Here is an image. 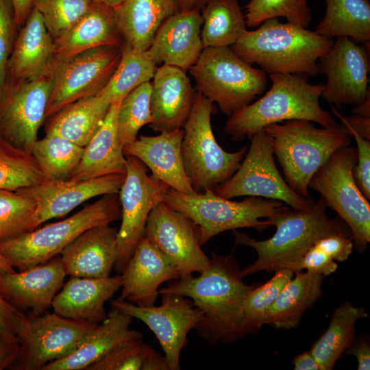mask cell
I'll list each match as a JSON object with an SVG mask.
<instances>
[{
	"label": "cell",
	"instance_id": "cell-1",
	"mask_svg": "<svg viewBox=\"0 0 370 370\" xmlns=\"http://www.w3.org/2000/svg\"><path fill=\"white\" fill-rule=\"evenodd\" d=\"M208 269L186 279H178L158 294L171 293L189 297L202 312L197 334L211 344H229L246 335L243 320V302L256 285L243 282L241 269L232 255L211 253Z\"/></svg>",
	"mask_w": 370,
	"mask_h": 370
},
{
	"label": "cell",
	"instance_id": "cell-2",
	"mask_svg": "<svg viewBox=\"0 0 370 370\" xmlns=\"http://www.w3.org/2000/svg\"><path fill=\"white\" fill-rule=\"evenodd\" d=\"M327 206L320 197L306 210L291 208L279 214L266 219L276 231L269 238L257 241L243 232L233 230L236 245L253 248L256 260L241 269L243 277L267 271L273 272L288 269L294 273L304 254L316 241L330 234L351 232L347 223L338 215L330 218L326 214Z\"/></svg>",
	"mask_w": 370,
	"mask_h": 370
},
{
	"label": "cell",
	"instance_id": "cell-3",
	"mask_svg": "<svg viewBox=\"0 0 370 370\" xmlns=\"http://www.w3.org/2000/svg\"><path fill=\"white\" fill-rule=\"evenodd\" d=\"M254 30H246L231 48L248 64L266 74L289 73L314 76L319 60L334 39L278 18H270Z\"/></svg>",
	"mask_w": 370,
	"mask_h": 370
},
{
	"label": "cell",
	"instance_id": "cell-4",
	"mask_svg": "<svg viewBox=\"0 0 370 370\" xmlns=\"http://www.w3.org/2000/svg\"><path fill=\"white\" fill-rule=\"evenodd\" d=\"M269 77V90L234 112L225 122L224 132L234 142L250 139L268 125L293 119L308 120L322 127L336 123L320 106L323 84H310L304 75L272 73Z\"/></svg>",
	"mask_w": 370,
	"mask_h": 370
},
{
	"label": "cell",
	"instance_id": "cell-5",
	"mask_svg": "<svg viewBox=\"0 0 370 370\" xmlns=\"http://www.w3.org/2000/svg\"><path fill=\"white\" fill-rule=\"evenodd\" d=\"M288 185L308 198V184L314 173L338 149L349 146L351 134L341 124L317 127L313 122L293 119L264 129Z\"/></svg>",
	"mask_w": 370,
	"mask_h": 370
},
{
	"label": "cell",
	"instance_id": "cell-6",
	"mask_svg": "<svg viewBox=\"0 0 370 370\" xmlns=\"http://www.w3.org/2000/svg\"><path fill=\"white\" fill-rule=\"evenodd\" d=\"M121 217L119 194L103 195L67 219L0 241V253L13 269L23 271L60 255L88 229Z\"/></svg>",
	"mask_w": 370,
	"mask_h": 370
},
{
	"label": "cell",
	"instance_id": "cell-7",
	"mask_svg": "<svg viewBox=\"0 0 370 370\" xmlns=\"http://www.w3.org/2000/svg\"><path fill=\"white\" fill-rule=\"evenodd\" d=\"M162 201L196 225L201 245L227 230L243 227L264 230L271 225L267 219H268L291 208L276 199L248 197L236 201L219 197L212 190L191 195L171 188Z\"/></svg>",
	"mask_w": 370,
	"mask_h": 370
},
{
	"label": "cell",
	"instance_id": "cell-8",
	"mask_svg": "<svg viewBox=\"0 0 370 370\" xmlns=\"http://www.w3.org/2000/svg\"><path fill=\"white\" fill-rule=\"evenodd\" d=\"M188 70L196 91L228 116L267 88L266 73L246 62L231 47L204 48Z\"/></svg>",
	"mask_w": 370,
	"mask_h": 370
},
{
	"label": "cell",
	"instance_id": "cell-9",
	"mask_svg": "<svg viewBox=\"0 0 370 370\" xmlns=\"http://www.w3.org/2000/svg\"><path fill=\"white\" fill-rule=\"evenodd\" d=\"M215 104L196 92L189 116L183 126L182 155L184 170L196 193L214 190L237 170L247 147L227 152L217 143L211 125Z\"/></svg>",
	"mask_w": 370,
	"mask_h": 370
},
{
	"label": "cell",
	"instance_id": "cell-10",
	"mask_svg": "<svg viewBox=\"0 0 370 370\" xmlns=\"http://www.w3.org/2000/svg\"><path fill=\"white\" fill-rule=\"evenodd\" d=\"M356 161V147L349 145L338 149L314 173L308 188L318 192L327 207L347 223L354 247L364 252L370 242V204L353 176Z\"/></svg>",
	"mask_w": 370,
	"mask_h": 370
},
{
	"label": "cell",
	"instance_id": "cell-11",
	"mask_svg": "<svg viewBox=\"0 0 370 370\" xmlns=\"http://www.w3.org/2000/svg\"><path fill=\"white\" fill-rule=\"evenodd\" d=\"M250 140L249 149L237 170L213 192L230 199L240 196L257 197L281 201L294 210L310 208L315 201L295 193L280 173L266 131H259Z\"/></svg>",
	"mask_w": 370,
	"mask_h": 370
},
{
	"label": "cell",
	"instance_id": "cell-12",
	"mask_svg": "<svg viewBox=\"0 0 370 370\" xmlns=\"http://www.w3.org/2000/svg\"><path fill=\"white\" fill-rule=\"evenodd\" d=\"M121 57V46H101L53 60L46 119L74 101L97 95L109 82Z\"/></svg>",
	"mask_w": 370,
	"mask_h": 370
},
{
	"label": "cell",
	"instance_id": "cell-13",
	"mask_svg": "<svg viewBox=\"0 0 370 370\" xmlns=\"http://www.w3.org/2000/svg\"><path fill=\"white\" fill-rule=\"evenodd\" d=\"M125 156V180L118 193L121 207V224L117 232V258L114 267L119 273L145 235L151 211L163 201L165 193L170 188L163 182L148 175L145 164L138 158Z\"/></svg>",
	"mask_w": 370,
	"mask_h": 370
},
{
	"label": "cell",
	"instance_id": "cell-14",
	"mask_svg": "<svg viewBox=\"0 0 370 370\" xmlns=\"http://www.w3.org/2000/svg\"><path fill=\"white\" fill-rule=\"evenodd\" d=\"M52 89L51 69L29 80L9 81L0 93V136L29 153L46 119Z\"/></svg>",
	"mask_w": 370,
	"mask_h": 370
},
{
	"label": "cell",
	"instance_id": "cell-15",
	"mask_svg": "<svg viewBox=\"0 0 370 370\" xmlns=\"http://www.w3.org/2000/svg\"><path fill=\"white\" fill-rule=\"evenodd\" d=\"M158 306H140L125 300L112 301L115 307L132 318L142 321L153 332L164 353L169 370H180V353L187 336L202 319V312L186 297L162 293Z\"/></svg>",
	"mask_w": 370,
	"mask_h": 370
},
{
	"label": "cell",
	"instance_id": "cell-16",
	"mask_svg": "<svg viewBox=\"0 0 370 370\" xmlns=\"http://www.w3.org/2000/svg\"><path fill=\"white\" fill-rule=\"evenodd\" d=\"M369 44L358 45L338 37L319 60V73L326 76L321 97L336 108L358 105L370 95Z\"/></svg>",
	"mask_w": 370,
	"mask_h": 370
},
{
	"label": "cell",
	"instance_id": "cell-17",
	"mask_svg": "<svg viewBox=\"0 0 370 370\" xmlns=\"http://www.w3.org/2000/svg\"><path fill=\"white\" fill-rule=\"evenodd\" d=\"M27 335L14 367L42 370L48 363L64 358L80 345L97 324L65 318L55 312L33 314L28 318Z\"/></svg>",
	"mask_w": 370,
	"mask_h": 370
},
{
	"label": "cell",
	"instance_id": "cell-18",
	"mask_svg": "<svg viewBox=\"0 0 370 370\" xmlns=\"http://www.w3.org/2000/svg\"><path fill=\"white\" fill-rule=\"evenodd\" d=\"M145 236L176 267L180 278L208 269L210 258L201 248L196 225L163 201L151 211Z\"/></svg>",
	"mask_w": 370,
	"mask_h": 370
},
{
	"label": "cell",
	"instance_id": "cell-19",
	"mask_svg": "<svg viewBox=\"0 0 370 370\" xmlns=\"http://www.w3.org/2000/svg\"><path fill=\"white\" fill-rule=\"evenodd\" d=\"M125 173L114 174L88 180H45L37 185L21 188L17 193L34 199L36 204L27 230L41 223L65 216L74 208L97 196L119 193Z\"/></svg>",
	"mask_w": 370,
	"mask_h": 370
},
{
	"label": "cell",
	"instance_id": "cell-20",
	"mask_svg": "<svg viewBox=\"0 0 370 370\" xmlns=\"http://www.w3.org/2000/svg\"><path fill=\"white\" fill-rule=\"evenodd\" d=\"M121 293L118 298L140 306H153L159 286L180 278L173 262L144 235L121 272Z\"/></svg>",
	"mask_w": 370,
	"mask_h": 370
},
{
	"label": "cell",
	"instance_id": "cell-21",
	"mask_svg": "<svg viewBox=\"0 0 370 370\" xmlns=\"http://www.w3.org/2000/svg\"><path fill=\"white\" fill-rule=\"evenodd\" d=\"M59 256L18 273L0 272V295L14 306L42 314L51 306L66 276Z\"/></svg>",
	"mask_w": 370,
	"mask_h": 370
},
{
	"label": "cell",
	"instance_id": "cell-22",
	"mask_svg": "<svg viewBox=\"0 0 370 370\" xmlns=\"http://www.w3.org/2000/svg\"><path fill=\"white\" fill-rule=\"evenodd\" d=\"M150 107L155 132H171L182 128L190 113L196 90L186 71L162 64L152 78Z\"/></svg>",
	"mask_w": 370,
	"mask_h": 370
},
{
	"label": "cell",
	"instance_id": "cell-23",
	"mask_svg": "<svg viewBox=\"0 0 370 370\" xmlns=\"http://www.w3.org/2000/svg\"><path fill=\"white\" fill-rule=\"evenodd\" d=\"M183 128L162 132L156 136L140 135L123 146L125 156L138 158L151 171V176L171 188L185 194H195L186 174L182 155Z\"/></svg>",
	"mask_w": 370,
	"mask_h": 370
},
{
	"label": "cell",
	"instance_id": "cell-24",
	"mask_svg": "<svg viewBox=\"0 0 370 370\" xmlns=\"http://www.w3.org/2000/svg\"><path fill=\"white\" fill-rule=\"evenodd\" d=\"M202 24L201 10H198L179 11L167 18L148 49L158 66L166 64L188 70L204 49Z\"/></svg>",
	"mask_w": 370,
	"mask_h": 370
},
{
	"label": "cell",
	"instance_id": "cell-25",
	"mask_svg": "<svg viewBox=\"0 0 370 370\" xmlns=\"http://www.w3.org/2000/svg\"><path fill=\"white\" fill-rule=\"evenodd\" d=\"M118 230L109 224L92 227L82 232L60 254L66 275L107 278L117 258Z\"/></svg>",
	"mask_w": 370,
	"mask_h": 370
},
{
	"label": "cell",
	"instance_id": "cell-26",
	"mask_svg": "<svg viewBox=\"0 0 370 370\" xmlns=\"http://www.w3.org/2000/svg\"><path fill=\"white\" fill-rule=\"evenodd\" d=\"M122 285L121 275L107 278L71 276L56 295L53 312L70 319L99 324L106 317L105 303Z\"/></svg>",
	"mask_w": 370,
	"mask_h": 370
},
{
	"label": "cell",
	"instance_id": "cell-27",
	"mask_svg": "<svg viewBox=\"0 0 370 370\" xmlns=\"http://www.w3.org/2000/svg\"><path fill=\"white\" fill-rule=\"evenodd\" d=\"M53 39L40 13L33 8L16 37L8 63V80L24 81L47 73L53 61Z\"/></svg>",
	"mask_w": 370,
	"mask_h": 370
},
{
	"label": "cell",
	"instance_id": "cell-28",
	"mask_svg": "<svg viewBox=\"0 0 370 370\" xmlns=\"http://www.w3.org/2000/svg\"><path fill=\"white\" fill-rule=\"evenodd\" d=\"M123 43L114 9L94 3L76 23L53 39V60L66 59L101 46L121 47Z\"/></svg>",
	"mask_w": 370,
	"mask_h": 370
},
{
	"label": "cell",
	"instance_id": "cell-29",
	"mask_svg": "<svg viewBox=\"0 0 370 370\" xmlns=\"http://www.w3.org/2000/svg\"><path fill=\"white\" fill-rule=\"evenodd\" d=\"M132 317L112 307L106 319L97 324L69 355L46 365L42 370H86L117 344L143 336L131 330Z\"/></svg>",
	"mask_w": 370,
	"mask_h": 370
},
{
	"label": "cell",
	"instance_id": "cell-30",
	"mask_svg": "<svg viewBox=\"0 0 370 370\" xmlns=\"http://www.w3.org/2000/svg\"><path fill=\"white\" fill-rule=\"evenodd\" d=\"M121 102L111 103L101 127L85 146L83 156L70 180H88L125 173L126 156L116 123Z\"/></svg>",
	"mask_w": 370,
	"mask_h": 370
},
{
	"label": "cell",
	"instance_id": "cell-31",
	"mask_svg": "<svg viewBox=\"0 0 370 370\" xmlns=\"http://www.w3.org/2000/svg\"><path fill=\"white\" fill-rule=\"evenodd\" d=\"M179 11L176 0H124L114 8L123 44L136 52L147 51L162 23Z\"/></svg>",
	"mask_w": 370,
	"mask_h": 370
},
{
	"label": "cell",
	"instance_id": "cell-32",
	"mask_svg": "<svg viewBox=\"0 0 370 370\" xmlns=\"http://www.w3.org/2000/svg\"><path fill=\"white\" fill-rule=\"evenodd\" d=\"M110 105L111 101L99 94L74 101L50 116L45 134L85 147L101 127Z\"/></svg>",
	"mask_w": 370,
	"mask_h": 370
},
{
	"label": "cell",
	"instance_id": "cell-33",
	"mask_svg": "<svg viewBox=\"0 0 370 370\" xmlns=\"http://www.w3.org/2000/svg\"><path fill=\"white\" fill-rule=\"evenodd\" d=\"M270 306L264 324L278 329L289 330L296 327L304 312L321 295L324 276L309 271H295Z\"/></svg>",
	"mask_w": 370,
	"mask_h": 370
},
{
	"label": "cell",
	"instance_id": "cell-34",
	"mask_svg": "<svg viewBox=\"0 0 370 370\" xmlns=\"http://www.w3.org/2000/svg\"><path fill=\"white\" fill-rule=\"evenodd\" d=\"M326 10L315 32L333 38L348 37L370 43V0H325Z\"/></svg>",
	"mask_w": 370,
	"mask_h": 370
},
{
	"label": "cell",
	"instance_id": "cell-35",
	"mask_svg": "<svg viewBox=\"0 0 370 370\" xmlns=\"http://www.w3.org/2000/svg\"><path fill=\"white\" fill-rule=\"evenodd\" d=\"M367 317L363 308L354 306L347 301L336 308L327 330L310 350L319 370L334 369L336 361L354 342L356 322Z\"/></svg>",
	"mask_w": 370,
	"mask_h": 370
},
{
	"label": "cell",
	"instance_id": "cell-36",
	"mask_svg": "<svg viewBox=\"0 0 370 370\" xmlns=\"http://www.w3.org/2000/svg\"><path fill=\"white\" fill-rule=\"evenodd\" d=\"M203 47H231L247 30L238 0H208L201 10Z\"/></svg>",
	"mask_w": 370,
	"mask_h": 370
},
{
	"label": "cell",
	"instance_id": "cell-37",
	"mask_svg": "<svg viewBox=\"0 0 370 370\" xmlns=\"http://www.w3.org/2000/svg\"><path fill=\"white\" fill-rule=\"evenodd\" d=\"M84 147L54 135H45L32 145L30 154L46 180H69L78 166Z\"/></svg>",
	"mask_w": 370,
	"mask_h": 370
},
{
	"label": "cell",
	"instance_id": "cell-38",
	"mask_svg": "<svg viewBox=\"0 0 370 370\" xmlns=\"http://www.w3.org/2000/svg\"><path fill=\"white\" fill-rule=\"evenodd\" d=\"M157 67L149 49L136 52L123 44L119 65L108 84L98 94L111 103L121 101L134 88L150 82Z\"/></svg>",
	"mask_w": 370,
	"mask_h": 370
},
{
	"label": "cell",
	"instance_id": "cell-39",
	"mask_svg": "<svg viewBox=\"0 0 370 370\" xmlns=\"http://www.w3.org/2000/svg\"><path fill=\"white\" fill-rule=\"evenodd\" d=\"M86 370H169V367L164 355L140 336L117 344Z\"/></svg>",
	"mask_w": 370,
	"mask_h": 370
},
{
	"label": "cell",
	"instance_id": "cell-40",
	"mask_svg": "<svg viewBox=\"0 0 370 370\" xmlns=\"http://www.w3.org/2000/svg\"><path fill=\"white\" fill-rule=\"evenodd\" d=\"M45 180L30 153L13 146L0 136V189L15 191Z\"/></svg>",
	"mask_w": 370,
	"mask_h": 370
},
{
	"label": "cell",
	"instance_id": "cell-41",
	"mask_svg": "<svg viewBox=\"0 0 370 370\" xmlns=\"http://www.w3.org/2000/svg\"><path fill=\"white\" fill-rule=\"evenodd\" d=\"M293 274L294 272L288 269L275 271L269 280L256 286L249 292L242 310V323L246 334L256 332L264 325L267 310Z\"/></svg>",
	"mask_w": 370,
	"mask_h": 370
},
{
	"label": "cell",
	"instance_id": "cell-42",
	"mask_svg": "<svg viewBox=\"0 0 370 370\" xmlns=\"http://www.w3.org/2000/svg\"><path fill=\"white\" fill-rule=\"evenodd\" d=\"M151 84L144 83L131 91L121 102L117 114V130L123 145L134 141L139 130L152 122Z\"/></svg>",
	"mask_w": 370,
	"mask_h": 370
},
{
	"label": "cell",
	"instance_id": "cell-43",
	"mask_svg": "<svg viewBox=\"0 0 370 370\" xmlns=\"http://www.w3.org/2000/svg\"><path fill=\"white\" fill-rule=\"evenodd\" d=\"M310 0H250L245 8L247 27H256L264 21L284 17L287 22L307 27L312 19Z\"/></svg>",
	"mask_w": 370,
	"mask_h": 370
},
{
	"label": "cell",
	"instance_id": "cell-44",
	"mask_svg": "<svg viewBox=\"0 0 370 370\" xmlns=\"http://www.w3.org/2000/svg\"><path fill=\"white\" fill-rule=\"evenodd\" d=\"M93 3L90 0H35L34 8L42 15L54 39L83 16Z\"/></svg>",
	"mask_w": 370,
	"mask_h": 370
},
{
	"label": "cell",
	"instance_id": "cell-45",
	"mask_svg": "<svg viewBox=\"0 0 370 370\" xmlns=\"http://www.w3.org/2000/svg\"><path fill=\"white\" fill-rule=\"evenodd\" d=\"M36 207L32 198L14 190L0 189V241L26 232Z\"/></svg>",
	"mask_w": 370,
	"mask_h": 370
},
{
	"label": "cell",
	"instance_id": "cell-46",
	"mask_svg": "<svg viewBox=\"0 0 370 370\" xmlns=\"http://www.w3.org/2000/svg\"><path fill=\"white\" fill-rule=\"evenodd\" d=\"M16 25L10 0H0V93L8 82V63L15 40Z\"/></svg>",
	"mask_w": 370,
	"mask_h": 370
},
{
	"label": "cell",
	"instance_id": "cell-47",
	"mask_svg": "<svg viewBox=\"0 0 370 370\" xmlns=\"http://www.w3.org/2000/svg\"><path fill=\"white\" fill-rule=\"evenodd\" d=\"M356 142L357 161L353 168L356 185L367 199H370V140L361 136L345 121L341 120Z\"/></svg>",
	"mask_w": 370,
	"mask_h": 370
},
{
	"label": "cell",
	"instance_id": "cell-48",
	"mask_svg": "<svg viewBox=\"0 0 370 370\" xmlns=\"http://www.w3.org/2000/svg\"><path fill=\"white\" fill-rule=\"evenodd\" d=\"M28 328V318L0 295V331L21 342Z\"/></svg>",
	"mask_w": 370,
	"mask_h": 370
},
{
	"label": "cell",
	"instance_id": "cell-49",
	"mask_svg": "<svg viewBox=\"0 0 370 370\" xmlns=\"http://www.w3.org/2000/svg\"><path fill=\"white\" fill-rule=\"evenodd\" d=\"M314 245L334 260L343 262L352 253V234L351 232L330 234L319 239Z\"/></svg>",
	"mask_w": 370,
	"mask_h": 370
},
{
	"label": "cell",
	"instance_id": "cell-50",
	"mask_svg": "<svg viewBox=\"0 0 370 370\" xmlns=\"http://www.w3.org/2000/svg\"><path fill=\"white\" fill-rule=\"evenodd\" d=\"M337 267L334 260L314 244L304 254L299 265V271L306 269L323 276L332 274Z\"/></svg>",
	"mask_w": 370,
	"mask_h": 370
},
{
	"label": "cell",
	"instance_id": "cell-51",
	"mask_svg": "<svg viewBox=\"0 0 370 370\" xmlns=\"http://www.w3.org/2000/svg\"><path fill=\"white\" fill-rule=\"evenodd\" d=\"M21 350L20 341L0 331V370L14 367Z\"/></svg>",
	"mask_w": 370,
	"mask_h": 370
},
{
	"label": "cell",
	"instance_id": "cell-52",
	"mask_svg": "<svg viewBox=\"0 0 370 370\" xmlns=\"http://www.w3.org/2000/svg\"><path fill=\"white\" fill-rule=\"evenodd\" d=\"M332 112L340 119L345 121L351 127L361 136L370 140V117L353 114L345 116L342 115L334 106H331Z\"/></svg>",
	"mask_w": 370,
	"mask_h": 370
},
{
	"label": "cell",
	"instance_id": "cell-53",
	"mask_svg": "<svg viewBox=\"0 0 370 370\" xmlns=\"http://www.w3.org/2000/svg\"><path fill=\"white\" fill-rule=\"evenodd\" d=\"M356 356L358 362V370L370 369V345L367 340H359L347 349L345 353Z\"/></svg>",
	"mask_w": 370,
	"mask_h": 370
},
{
	"label": "cell",
	"instance_id": "cell-54",
	"mask_svg": "<svg viewBox=\"0 0 370 370\" xmlns=\"http://www.w3.org/2000/svg\"><path fill=\"white\" fill-rule=\"evenodd\" d=\"M16 25L23 26L32 12L35 0H10Z\"/></svg>",
	"mask_w": 370,
	"mask_h": 370
},
{
	"label": "cell",
	"instance_id": "cell-55",
	"mask_svg": "<svg viewBox=\"0 0 370 370\" xmlns=\"http://www.w3.org/2000/svg\"><path fill=\"white\" fill-rule=\"evenodd\" d=\"M293 363L295 370H319V365L310 351L296 356Z\"/></svg>",
	"mask_w": 370,
	"mask_h": 370
},
{
	"label": "cell",
	"instance_id": "cell-56",
	"mask_svg": "<svg viewBox=\"0 0 370 370\" xmlns=\"http://www.w3.org/2000/svg\"><path fill=\"white\" fill-rule=\"evenodd\" d=\"M180 11L201 10L208 0H176Z\"/></svg>",
	"mask_w": 370,
	"mask_h": 370
},
{
	"label": "cell",
	"instance_id": "cell-57",
	"mask_svg": "<svg viewBox=\"0 0 370 370\" xmlns=\"http://www.w3.org/2000/svg\"><path fill=\"white\" fill-rule=\"evenodd\" d=\"M352 114L360 116L370 117V95L360 104L356 105Z\"/></svg>",
	"mask_w": 370,
	"mask_h": 370
},
{
	"label": "cell",
	"instance_id": "cell-58",
	"mask_svg": "<svg viewBox=\"0 0 370 370\" xmlns=\"http://www.w3.org/2000/svg\"><path fill=\"white\" fill-rule=\"evenodd\" d=\"M93 3L102 4L112 8H117L124 0H90Z\"/></svg>",
	"mask_w": 370,
	"mask_h": 370
},
{
	"label": "cell",
	"instance_id": "cell-59",
	"mask_svg": "<svg viewBox=\"0 0 370 370\" xmlns=\"http://www.w3.org/2000/svg\"><path fill=\"white\" fill-rule=\"evenodd\" d=\"M15 271L0 253V272L13 273Z\"/></svg>",
	"mask_w": 370,
	"mask_h": 370
}]
</instances>
